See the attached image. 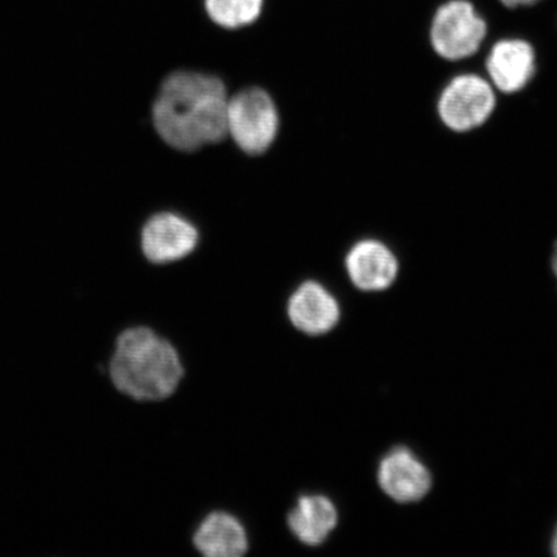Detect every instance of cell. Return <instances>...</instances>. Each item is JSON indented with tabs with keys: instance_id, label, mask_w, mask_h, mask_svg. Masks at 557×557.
<instances>
[{
	"instance_id": "1",
	"label": "cell",
	"mask_w": 557,
	"mask_h": 557,
	"mask_svg": "<svg viewBox=\"0 0 557 557\" xmlns=\"http://www.w3.org/2000/svg\"><path fill=\"white\" fill-rule=\"evenodd\" d=\"M228 95L218 76L176 72L160 86L152 120L163 141L194 151L227 136Z\"/></svg>"
},
{
	"instance_id": "2",
	"label": "cell",
	"mask_w": 557,
	"mask_h": 557,
	"mask_svg": "<svg viewBox=\"0 0 557 557\" xmlns=\"http://www.w3.org/2000/svg\"><path fill=\"white\" fill-rule=\"evenodd\" d=\"M109 372L117 392L138 401L169 399L185 373L176 347L148 326L120 334Z\"/></svg>"
},
{
	"instance_id": "3",
	"label": "cell",
	"mask_w": 557,
	"mask_h": 557,
	"mask_svg": "<svg viewBox=\"0 0 557 557\" xmlns=\"http://www.w3.org/2000/svg\"><path fill=\"white\" fill-rule=\"evenodd\" d=\"M278 131V114L271 96L261 88H247L228 97L227 135L249 156L267 151Z\"/></svg>"
},
{
	"instance_id": "4",
	"label": "cell",
	"mask_w": 557,
	"mask_h": 557,
	"mask_svg": "<svg viewBox=\"0 0 557 557\" xmlns=\"http://www.w3.org/2000/svg\"><path fill=\"white\" fill-rule=\"evenodd\" d=\"M485 20L469 0H449L438 7L431 23L430 41L434 51L448 61L475 54L486 37Z\"/></svg>"
},
{
	"instance_id": "5",
	"label": "cell",
	"mask_w": 557,
	"mask_h": 557,
	"mask_svg": "<svg viewBox=\"0 0 557 557\" xmlns=\"http://www.w3.org/2000/svg\"><path fill=\"white\" fill-rule=\"evenodd\" d=\"M496 103L490 82L475 74H462L444 88L437 101V113L449 129L469 132L490 120Z\"/></svg>"
},
{
	"instance_id": "6",
	"label": "cell",
	"mask_w": 557,
	"mask_h": 557,
	"mask_svg": "<svg viewBox=\"0 0 557 557\" xmlns=\"http://www.w3.org/2000/svg\"><path fill=\"white\" fill-rule=\"evenodd\" d=\"M197 228L178 214L158 213L143 228V252L152 263L163 264L185 259L197 248Z\"/></svg>"
},
{
	"instance_id": "7",
	"label": "cell",
	"mask_w": 557,
	"mask_h": 557,
	"mask_svg": "<svg viewBox=\"0 0 557 557\" xmlns=\"http://www.w3.org/2000/svg\"><path fill=\"white\" fill-rule=\"evenodd\" d=\"M486 72L493 87L504 94L524 89L535 74V51L522 39H503L487 54Z\"/></svg>"
},
{
	"instance_id": "8",
	"label": "cell",
	"mask_w": 557,
	"mask_h": 557,
	"mask_svg": "<svg viewBox=\"0 0 557 557\" xmlns=\"http://www.w3.org/2000/svg\"><path fill=\"white\" fill-rule=\"evenodd\" d=\"M287 312L292 325L308 336L331 332L341 317L337 299L322 284L312 281L305 282L294 292Z\"/></svg>"
},
{
	"instance_id": "9",
	"label": "cell",
	"mask_w": 557,
	"mask_h": 557,
	"mask_svg": "<svg viewBox=\"0 0 557 557\" xmlns=\"http://www.w3.org/2000/svg\"><path fill=\"white\" fill-rule=\"evenodd\" d=\"M346 270L355 287L367 290H383L398 275L399 264L393 250L375 239L355 244L346 256Z\"/></svg>"
},
{
	"instance_id": "10",
	"label": "cell",
	"mask_w": 557,
	"mask_h": 557,
	"mask_svg": "<svg viewBox=\"0 0 557 557\" xmlns=\"http://www.w3.org/2000/svg\"><path fill=\"white\" fill-rule=\"evenodd\" d=\"M379 482L387 496L404 504L423 498L431 487L430 472L406 449L383 458Z\"/></svg>"
},
{
	"instance_id": "11",
	"label": "cell",
	"mask_w": 557,
	"mask_h": 557,
	"mask_svg": "<svg viewBox=\"0 0 557 557\" xmlns=\"http://www.w3.org/2000/svg\"><path fill=\"white\" fill-rule=\"evenodd\" d=\"M193 541L206 557H242L249 547L246 528L234 515L224 511L209 513Z\"/></svg>"
},
{
	"instance_id": "12",
	"label": "cell",
	"mask_w": 557,
	"mask_h": 557,
	"mask_svg": "<svg viewBox=\"0 0 557 557\" xmlns=\"http://www.w3.org/2000/svg\"><path fill=\"white\" fill-rule=\"evenodd\" d=\"M338 513L330 498L304 496L288 515L292 534L304 545L319 546L337 527Z\"/></svg>"
},
{
	"instance_id": "13",
	"label": "cell",
	"mask_w": 557,
	"mask_h": 557,
	"mask_svg": "<svg viewBox=\"0 0 557 557\" xmlns=\"http://www.w3.org/2000/svg\"><path fill=\"white\" fill-rule=\"evenodd\" d=\"M206 7L215 24L236 29L259 18L262 0H207Z\"/></svg>"
},
{
	"instance_id": "14",
	"label": "cell",
	"mask_w": 557,
	"mask_h": 557,
	"mask_svg": "<svg viewBox=\"0 0 557 557\" xmlns=\"http://www.w3.org/2000/svg\"><path fill=\"white\" fill-rule=\"evenodd\" d=\"M507 9H518V7H531L541 2V0H499Z\"/></svg>"
},
{
	"instance_id": "15",
	"label": "cell",
	"mask_w": 557,
	"mask_h": 557,
	"mask_svg": "<svg viewBox=\"0 0 557 557\" xmlns=\"http://www.w3.org/2000/svg\"><path fill=\"white\" fill-rule=\"evenodd\" d=\"M552 263H553L554 273L557 276V243L555 244Z\"/></svg>"
},
{
	"instance_id": "16",
	"label": "cell",
	"mask_w": 557,
	"mask_h": 557,
	"mask_svg": "<svg viewBox=\"0 0 557 557\" xmlns=\"http://www.w3.org/2000/svg\"><path fill=\"white\" fill-rule=\"evenodd\" d=\"M553 552H554V555L557 556V529H556V533L554 535V541H553Z\"/></svg>"
}]
</instances>
